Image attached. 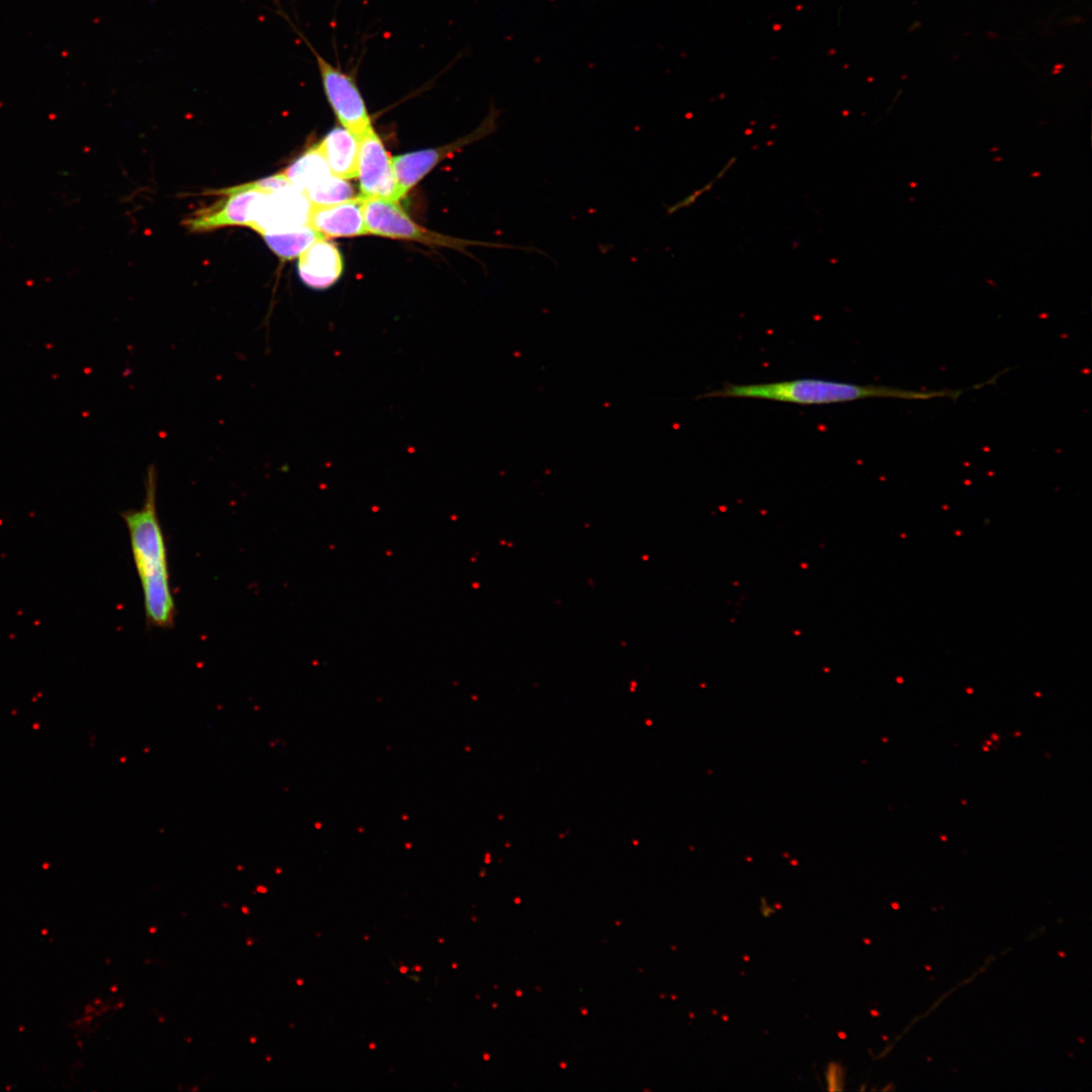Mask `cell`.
<instances>
[{
	"label": "cell",
	"mask_w": 1092,
	"mask_h": 1092,
	"mask_svg": "<svg viewBox=\"0 0 1092 1092\" xmlns=\"http://www.w3.org/2000/svg\"><path fill=\"white\" fill-rule=\"evenodd\" d=\"M343 269L344 264L339 249L327 238L314 241L298 257L299 278L311 289L330 288L341 278Z\"/></svg>",
	"instance_id": "8fae6325"
},
{
	"label": "cell",
	"mask_w": 1092,
	"mask_h": 1092,
	"mask_svg": "<svg viewBox=\"0 0 1092 1092\" xmlns=\"http://www.w3.org/2000/svg\"><path fill=\"white\" fill-rule=\"evenodd\" d=\"M305 40L316 61L326 97L344 128L360 140L373 126L361 92L354 78L334 66Z\"/></svg>",
	"instance_id": "277c9868"
},
{
	"label": "cell",
	"mask_w": 1092,
	"mask_h": 1092,
	"mask_svg": "<svg viewBox=\"0 0 1092 1092\" xmlns=\"http://www.w3.org/2000/svg\"><path fill=\"white\" fill-rule=\"evenodd\" d=\"M308 226L325 238L367 235L360 196L333 204H311Z\"/></svg>",
	"instance_id": "30bf717a"
},
{
	"label": "cell",
	"mask_w": 1092,
	"mask_h": 1092,
	"mask_svg": "<svg viewBox=\"0 0 1092 1092\" xmlns=\"http://www.w3.org/2000/svg\"><path fill=\"white\" fill-rule=\"evenodd\" d=\"M283 173L311 204H333L355 197L352 185L332 173L316 146L305 151Z\"/></svg>",
	"instance_id": "5b68a950"
},
{
	"label": "cell",
	"mask_w": 1092,
	"mask_h": 1092,
	"mask_svg": "<svg viewBox=\"0 0 1092 1092\" xmlns=\"http://www.w3.org/2000/svg\"><path fill=\"white\" fill-rule=\"evenodd\" d=\"M145 499L121 518L127 528L134 567L141 582L147 624L171 629L176 607L170 585L167 548L157 511V471L147 470Z\"/></svg>",
	"instance_id": "6da1fadb"
},
{
	"label": "cell",
	"mask_w": 1092,
	"mask_h": 1092,
	"mask_svg": "<svg viewBox=\"0 0 1092 1092\" xmlns=\"http://www.w3.org/2000/svg\"><path fill=\"white\" fill-rule=\"evenodd\" d=\"M332 173L343 179L357 177L359 140L348 129H332L317 145Z\"/></svg>",
	"instance_id": "7c38bea8"
},
{
	"label": "cell",
	"mask_w": 1092,
	"mask_h": 1092,
	"mask_svg": "<svg viewBox=\"0 0 1092 1092\" xmlns=\"http://www.w3.org/2000/svg\"><path fill=\"white\" fill-rule=\"evenodd\" d=\"M826 1075H827V1083H828V1086H829L828 1089L829 1090H840L841 1085H842L841 1068L837 1064L832 1063L828 1067Z\"/></svg>",
	"instance_id": "9a60e30c"
},
{
	"label": "cell",
	"mask_w": 1092,
	"mask_h": 1092,
	"mask_svg": "<svg viewBox=\"0 0 1092 1092\" xmlns=\"http://www.w3.org/2000/svg\"><path fill=\"white\" fill-rule=\"evenodd\" d=\"M262 237L268 247L282 260L299 257L314 241L325 238L308 225L288 232L264 234Z\"/></svg>",
	"instance_id": "4fadbf2b"
},
{
	"label": "cell",
	"mask_w": 1092,
	"mask_h": 1092,
	"mask_svg": "<svg viewBox=\"0 0 1092 1092\" xmlns=\"http://www.w3.org/2000/svg\"><path fill=\"white\" fill-rule=\"evenodd\" d=\"M356 178L362 197L400 199L392 158L373 127L359 140Z\"/></svg>",
	"instance_id": "9c48e42d"
},
{
	"label": "cell",
	"mask_w": 1092,
	"mask_h": 1092,
	"mask_svg": "<svg viewBox=\"0 0 1092 1092\" xmlns=\"http://www.w3.org/2000/svg\"><path fill=\"white\" fill-rule=\"evenodd\" d=\"M498 115L499 111L492 106L481 124L466 136H463L450 145L436 149L421 150L393 157V170L400 198L404 197L413 187H415L447 156L460 150L464 146L492 133L497 127L496 119Z\"/></svg>",
	"instance_id": "52a82bcc"
},
{
	"label": "cell",
	"mask_w": 1092,
	"mask_h": 1092,
	"mask_svg": "<svg viewBox=\"0 0 1092 1092\" xmlns=\"http://www.w3.org/2000/svg\"><path fill=\"white\" fill-rule=\"evenodd\" d=\"M267 191L255 182L223 189L224 197L213 205L200 209L185 220L192 232L211 231L222 226L251 225L256 205Z\"/></svg>",
	"instance_id": "ba28073f"
},
{
	"label": "cell",
	"mask_w": 1092,
	"mask_h": 1092,
	"mask_svg": "<svg viewBox=\"0 0 1092 1092\" xmlns=\"http://www.w3.org/2000/svg\"><path fill=\"white\" fill-rule=\"evenodd\" d=\"M242 910H243V911H244V912H245L246 914H248V909H247L246 907H243V908H242Z\"/></svg>",
	"instance_id": "2e32d148"
},
{
	"label": "cell",
	"mask_w": 1092,
	"mask_h": 1092,
	"mask_svg": "<svg viewBox=\"0 0 1092 1092\" xmlns=\"http://www.w3.org/2000/svg\"><path fill=\"white\" fill-rule=\"evenodd\" d=\"M311 203L293 184L267 191L256 205L250 228L261 236L308 225Z\"/></svg>",
	"instance_id": "8992f818"
},
{
	"label": "cell",
	"mask_w": 1092,
	"mask_h": 1092,
	"mask_svg": "<svg viewBox=\"0 0 1092 1092\" xmlns=\"http://www.w3.org/2000/svg\"><path fill=\"white\" fill-rule=\"evenodd\" d=\"M962 393V389L919 391L886 385H860L819 378H799L757 384L725 383L721 388L699 397L756 398L796 404H830L866 398L928 400L949 397L954 400Z\"/></svg>",
	"instance_id": "7a4b0ae2"
},
{
	"label": "cell",
	"mask_w": 1092,
	"mask_h": 1092,
	"mask_svg": "<svg viewBox=\"0 0 1092 1092\" xmlns=\"http://www.w3.org/2000/svg\"><path fill=\"white\" fill-rule=\"evenodd\" d=\"M360 197L362 199L363 217L368 234L390 239L416 241L423 244L448 247L456 250H464L468 246L481 245L536 252L535 247L488 244L444 236L417 224L405 213L397 201L377 197Z\"/></svg>",
	"instance_id": "3957f363"
},
{
	"label": "cell",
	"mask_w": 1092,
	"mask_h": 1092,
	"mask_svg": "<svg viewBox=\"0 0 1092 1092\" xmlns=\"http://www.w3.org/2000/svg\"><path fill=\"white\" fill-rule=\"evenodd\" d=\"M734 163H735V158L728 161L727 164L725 165V167L722 170H720V172L716 175V177H714L713 180H711L709 183L704 185L702 188L697 189L693 193L689 194L688 196H686L680 201H678V202L674 203L673 205L669 206L666 209V214L667 215L673 214L675 211H677L679 209H682V208H686V207H689L692 204H694L699 197H701L705 192H707V191H709V190H711L713 188V185L716 183V181H718L727 171H729V169L732 167V165Z\"/></svg>",
	"instance_id": "5bb4252c"
},
{
	"label": "cell",
	"mask_w": 1092,
	"mask_h": 1092,
	"mask_svg": "<svg viewBox=\"0 0 1092 1092\" xmlns=\"http://www.w3.org/2000/svg\"><path fill=\"white\" fill-rule=\"evenodd\" d=\"M150 931H151V932H155V931H156V928H151V930H150Z\"/></svg>",
	"instance_id": "e0dca14e"
}]
</instances>
